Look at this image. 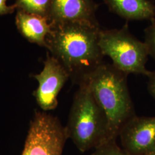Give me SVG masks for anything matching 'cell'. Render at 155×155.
Returning <instances> with one entry per match:
<instances>
[{
    "mask_svg": "<svg viewBox=\"0 0 155 155\" xmlns=\"http://www.w3.org/2000/svg\"><path fill=\"white\" fill-rule=\"evenodd\" d=\"M51 25L46 48L65 68L73 83H83L104 63L100 25L79 22Z\"/></svg>",
    "mask_w": 155,
    "mask_h": 155,
    "instance_id": "cell-1",
    "label": "cell"
},
{
    "mask_svg": "<svg viewBox=\"0 0 155 155\" xmlns=\"http://www.w3.org/2000/svg\"><path fill=\"white\" fill-rule=\"evenodd\" d=\"M127 76L113 64L103 63L83 82L105 114L111 140H117L122 127L136 116Z\"/></svg>",
    "mask_w": 155,
    "mask_h": 155,
    "instance_id": "cell-2",
    "label": "cell"
},
{
    "mask_svg": "<svg viewBox=\"0 0 155 155\" xmlns=\"http://www.w3.org/2000/svg\"><path fill=\"white\" fill-rule=\"evenodd\" d=\"M74 97L66 127L68 139L82 153L113 140L104 112L86 83L80 84Z\"/></svg>",
    "mask_w": 155,
    "mask_h": 155,
    "instance_id": "cell-3",
    "label": "cell"
},
{
    "mask_svg": "<svg viewBox=\"0 0 155 155\" xmlns=\"http://www.w3.org/2000/svg\"><path fill=\"white\" fill-rule=\"evenodd\" d=\"M99 45L103 55L109 56L122 72L149 76L151 71L145 67L149 55L146 45L130 33L127 24L121 29H101Z\"/></svg>",
    "mask_w": 155,
    "mask_h": 155,
    "instance_id": "cell-4",
    "label": "cell"
},
{
    "mask_svg": "<svg viewBox=\"0 0 155 155\" xmlns=\"http://www.w3.org/2000/svg\"><path fill=\"white\" fill-rule=\"evenodd\" d=\"M68 139L66 127L45 111H36L21 155H62Z\"/></svg>",
    "mask_w": 155,
    "mask_h": 155,
    "instance_id": "cell-5",
    "label": "cell"
},
{
    "mask_svg": "<svg viewBox=\"0 0 155 155\" xmlns=\"http://www.w3.org/2000/svg\"><path fill=\"white\" fill-rule=\"evenodd\" d=\"M34 78L39 83L34 93L38 104L44 111L55 109L58 106V95L70 79L66 70L55 57L48 54L43 70Z\"/></svg>",
    "mask_w": 155,
    "mask_h": 155,
    "instance_id": "cell-6",
    "label": "cell"
},
{
    "mask_svg": "<svg viewBox=\"0 0 155 155\" xmlns=\"http://www.w3.org/2000/svg\"><path fill=\"white\" fill-rule=\"evenodd\" d=\"M121 146L132 155H146L155 150V116L138 117L128 120L119 136Z\"/></svg>",
    "mask_w": 155,
    "mask_h": 155,
    "instance_id": "cell-7",
    "label": "cell"
},
{
    "mask_svg": "<svg viewBox=\"0 0 155 155\" xmlns=\"http://www.w3.org/2000/svg\"><path fill=\"white\" fill-rule=\"evenodd\" d=\"M98 5L94 0H50L48 19L51 24L79 22L99 25Z\"/></svg>",
    "mask_w": 155,
    "mask_h": 155,
    "instance_id": "cell-8",
    "label": "cell"
},
{
    "mask_svg": "<svg viewBox=\"0 0 155 155\" xmlns=\"http://www.w3.org/2000/svg\"><path fill=\"white\" fill-rule=\"evenodd\" d=\"M16 23L19 31L29 41L47 47L46 38L52 29L48 17L19 10Z\"/></svg>",
    "mask_w": 155,
    "mask_h": 155,
    "instance_id": "cell-9",
    "label": "cell"
},
{
    "mask_svg": "<svg viewBox=\"0 0 155 155\" xmlns=\"http://www.w3.org/2000/svg\"><path fill=\"white\" fill-rule=\"evenodd\" d=\"M111 12L127 20L154 18L155 5L150 0H104Z\"/></svg>",
    "mask_w": 155,
    "mask_h": 155,
    "instance_id": "cell-10",
    "label": "cell"
},
{
    "mask_svg": "<svg viewBox=\"0 0 155 155\" xmlns=\"http://www.w3.org/2000/svg\"><path fill=\"white\" fill-rule=\"evenodd\" d=\"M14 5L28 13L48 17L50 0H17Z\"/></svg>",
    "mask_w": 155,
    "mask_h": 155,
    "instance_id": "cell-11",
    "label": "cell"
},
{
    "mask_svg": "<svg viewBox=\"0 0 155 155\" xmlns=\"http://www.w3.org/2000/svg\"><path fill=\"white\" fill-rule=\"evenodd\" d=\"M91 155H132L120 147L116 140H110L94 150Z\"/></svg>",
    "mask_w": 155,
    "mask_h": 155,
    "instance_id": "cell-12",
    "label": "cell"
},
{
    "mask_svg": "<svg viewBox=\"0 0 155 155\" xmlns=\"http://www.w3.org/2000/svg\"><path fill=\"white\" fill-rule=\"evenodd\" d=\"M151 24L145 29V41L148 55L155 59V18L152 19Z\"/></svg>",
    "mask_w": 155,
    "mask_h": 155,
    "instance_id": "cell-13",
    "label": "cell"
},
{
    "mask_svg": "<svg viewBox=\"0 0 155 155\" xmlns=\"http://www.w3.org/2000/svg\"><path fill=\"white\" fill-rule=\"evenodd\" d=\"M148 83V90L150 94L155 100V71H151L149 76Z\"/></svg>",
    "mask_w": 155,
    "mask_h": 155,
    "instance_id": "cell-14",
    "label": "cell"
},
{
    "mask_svg": "<svg viewBox=\"0 0 155 155\" xmlns=\"http://www.w3.org/2000/svg\"><path fill=\"white\" fill-rule=\"evenodd\" d=\"M7 0H0V15L11 13L16 9L15 5L7 6Z\"/></svg>",
    "mask_w": 155,
    "mask_h": 155,
    "instance_id": "cell-15",
    "label": "cell"
},
{
    "mask_svg": "<svg viewBox=\"0 0 155 155\" xmlns=\"http://www.w3.org/2000/svg\"><path fill=\"white\" fill-rule=\"evenodd\" d=\"M155 155V151H153V152H152L150 153H148V154H147V155Z\"/></svg>",
    "mask_w": 155,
    "mask_h": 155,
    "instance_id": "cell-16",
    "label": "cell"
}]
</instances>
